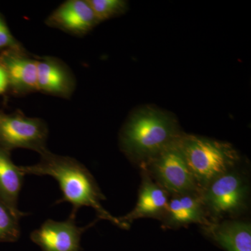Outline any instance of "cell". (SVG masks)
<instances>
[{
  "label": "cell",
  "instance_id": "obj_3",
  "mask_svg": "<svg viewBox=\"0 0 251 251\" xmlns=\"http://www.w3.org/2000/svg\"><path fill=\"white\" fill-rule=\"evenodd\" d=\"M178 143L201 191L232 171L239 161L237 151L228 143L186 134L179 137Z\"/></svg>",
  "mask_w": 251,
  "mask_h": 251
},
{
  "label": "cell",
  "instance_id": "obj_2",
  "mask_svg": "<svg viewBox=\"0 0 251 251\" xmlns=\"http://www.w3.org/2000/svg\"><path fill=\"white\" fill-rule=\"evenodd\" d=\"M182 133L169 114L153 108H144L130 115L120 132L124 153L140 166L148 163Z\"/></svg>",
  "mask_w": 251,
  "mask_h": 251
},
{
  "label": "cell",
  "instance_id": "obj_18",
  "mask_svg": "<svg viewBox=\"0 0 251 251\" xmlns=\"http://www.w3.org/2000/svg\"><path fill=\"white\" fill-rule=\"evenodd\" d=\"M9 90V80L3 67L0 65V94Z\"/></svg>",
  "mask_w": 251,
  "mask_h": 251
},
{
  "label": "cell",
  "instance_id": "obj_15",
  "mask_svg": "<svg viewBox=\"0 0 251 251\" xmlns=\"http://www.w3.org/2000/svg\"><path fill=\"white\" fill-rule=\"evenodd\" d=\"M19 220L0 199V242H14L19 239Z\"/></svg>",
  "mask_w": 251,
  "mask_h": 251
},
{
  "label": "cell",
  "instance_id": "obj_17",
  "mask_svg": "<svg viewBox=\"0 0 251 251\" xmlns=\"http://www.w3.org/2000/svg\"><path fill=\"white\" fill-rule=\"evenodd\" d=\"M23 49L21 43L11 34L2 15L0 14V52L7 50Z\"/></svg>",
  "mask_w": 251,
  "mask_h": 251
},
{
  "label": "cell",
  "instance_id": "obj_16",
  "mask_svg": "<svg viewBox=\"0 0 251 251\" xmlns=\"http://www.w3.org/2000/svg\"><path fill=\"white\" fill-rule=\"evenodd\" d=\"M99 24L103 21L124 14L127 2L123 0H87Z\"/></svg>",
  "mask_w": 251,
  "mask_h": 251
},
{
  "label": "cell",
  "instance_id": "obj_14",
  "mask_svg": "<svg viewBox=\"0 0 251 251\" xmlns=\"http://www.w3.org/2000/svg\"><path fill=\"white\" fill-rule=\"evenodd\" d=\"M25 174L14 164L11 152L0 146V199L21 219L27 214L19 210L18 198Z\"/></svg>",
  "mask_w": 251,
  "mask_h": 251
},
{
  "label": "cell",
  "instance_id": "obj_8",
  "mask_svg": "<svg viewBox=\"0 0 251 251\" xmlns=\"http://www.w3.org/2000/svg\"><path fill=\"white\" fill-rule=\"evenodd\" d=\"M38 59L29 57L25 49L0 52V65L9 80V90L16 96L38 92Z\"/></svg>",
  "mask_w": 251,
  "mask_h": 251
},
{
  "label": "cell",
  "instance_id": "obj_5",
  "mask_svg": "<svg viewBox=\"0 0 251 251\" xmlns=\"http://www.w3.org/2000/svg\"><path fill=\"white\" fill-rule=\"evenodd\" d=\"M248 186L243 176L232 171L211 181L201 192V197L211 221L231 217L247 207Z\"/></svg>",
  "mask_w": 251,
  "mask_h": 251
},
{
  "label": "cell",
  "instance_id": "obj_4",
  "mask_svg": "<svg viewBox=\"0 0 251 251\" xmlns=\"http://www.w3.org/2000/svg\"><path fill=\"white\" fill-rule=\"evenodd\" d=\"M179 138L142 168L171 196L201 193L180 148Z\"/></svg>",
  "mask_w": 251,
  "mask_h": 251
},
{
  "label": "cell",
  "instance_id": "obj_1",
  "mask_svg": "<svg viewBox=\"0 0 251 251\" xmlns=\"http://www.w3.org/2000/svg\"><path fill=\"white\" fill-rule=\"evenodd\" d=\"M39 163L29 166H21L25 174L52 176L57 180L62 198L56 203L68 202L72 204L71 216L75 218L82 206H90L97 211L99 219H105L121 228L128 226L112 216L101 205L105 199L97 181L83 164L70 156H60L48 151L40 155Z\"/></svg>",
  "mask_w": 251,
  "mask_h": 251
},
{
  "label": "cell",
  "instance_id": "obj_13",
  "mask_svg": "<svg viewBox=\"0 0 251 251\" xmlns=\"http://www.w3.org/2000/svg\"><path fill=\"white\" fill-rule=\"evenodd\" d=\"M206 234L227 251H251V227L249 222L227 220L202 227Z\"/></svg>",
  "mask_w": 251,
  "mask_h": 251
},
{
  "label": "cell",
  "instance_id": "obj_9",
  "mask_svg": "<svg viewBox=\"0 0 251 251\" xmlns=\"http://www.w3.org/2000/svg\"><path fill=\"white\" fill-rule=\"evenodd\" d=\"M46 25L73 36H85L99 24L87 0H67L46 20Z\"/></svg>",
  "mask_w": 251,
  "mask_h": 251
},
{
  "label": "cell",
  "instance_id": "obj_12",
  "mask_svg": "<svg viewBox=\"0 0 251 251\" xmlns=\"http://www.w3.org/2000/svg\"><path fill=\"white\" fill-rule=\"evenodd\" d=\"M143 178L138 202L134 209L119 220L129 227L130 223L140 218L161 220L166 214L170 194L143 170Z\"/></svg>",
  "mask_w": 251,
  "mask_h": 251
},
{
  "label": "cell",
  "instance_id": "obj_11",
  "mask_svg": "<svg viewBox=\"0 0 251 251\" xmlns=\"http://www.w3.org/2000/svg\"><path fill=\"white\" fill-rule=\"evenodd\" d=\"M172 196L161 219L165 227L176 228L191 224H199L204 227L214 222L208 216L201 193Z\"/></svg>",
  "mask_w": 251,
  "mask_h": 251
},
{
  "label": "cell",
  "instance_id": "obj_7",
  "mask_svg": "<svg viewBox=\"0 0 251 251\" xmlns=\"http://www.w3.org/2000/svg\"><path fill=\"white\" fill-rule=\"evenodd\" d=\"M75 218L69 216L65 221L49 219L39 229L31 232L30 238L43 251H79L82 234L97 223L78 227Z\"/></svg>",
  "mask_w": 251,
  "mask_h": 251
},
{
  "label": "cell",
  "instance_id": "obj_10",
  "mask_svg": "<svg viewBox=\"0 0 251 251\" xmlns=\"http://www.w3.org/2000/svg\"><path fill=\"white\" fill-rule=\"evenodd\" d=\"M76 80L69 67L57 57L45 56L38 59V92L62 99H70Z\"/></svg>",
  "mask_w": 251,
  "mask_h": 251
},
{
  "label": "cell",
  "instance_id": "obj_6",
  "mask_svg": "<svg viewBox=\"0 0 251 251\" xmlns=\"http://www.w3.org/2000/svg\"><path fill=\"white\" fill-rule=\"evenodd\" d=\"M49 128L44 120L26 116L20 110L6 113L0 110V146L11 152L27 149L39 154L49 151Z\"/></svg>",
  "mask_w": 251,
  "mask_h": 251
}]
</instances>
